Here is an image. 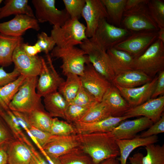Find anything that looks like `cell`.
Wrapping results in <instances>:
<instances>
[{
	"label": "cell",
	"mask_w": 164,
	"mask_h": 164,
	"mask_svg": "<svg viewBox=\"0 0 164 164\" xmlns=\"http://www.w3.org/2000/svg\"><path fill=\"white\" fill-rule=\"evenodd\" d=\"M78 134L80 148L90 156L94 164L119 156L118 147L111 132Z\"/></svg>",
	"instance_id": "6da1fadb"
},
{
	"label": "cell",
	"mask_w": 164,
	"mask_h": 164,
	"mask_svg": "<svg viewBox=\"0 0 164 164\" xmlns=\"http://www.w3.org/2000/svg\"><path fill=\"white\" fill-rule=\"evenodd\" d=\"M38 80V76L26 77L9 105L10 110L22 113L45 110L36 92Z\"/></svg>",
	"instance_id": "7a4b0ae2"
},
{
	"label": "cell",
	"mask_w": 164,
	"mask_h": 164,
	"mask_svg": "<svg viewBox=\"0 0 164 164\" xmlns=\"http://www.w3.org/2000/svg\"><path fill=\"white\" fill-rule=\"evenodd\" d=\"M133 69L152 79L164 70V43L157 39L142 54L134 57Z\"/></svg>",
	"instance_id": "3957f363"
},
{
	"label": "cell",
	"mask_w": 164,
	"mask_h": 164,
	"mask_svg": "<svg viewBox=\"0 0 164 164\" xmlns=\"http://www.w3.org/2000/svg\"><path fill=\"white\" fill-rule=\"evenodd\" d=\"M86 26L77 19L70 18L61 26H53L51 36L56 46L66 48L80 45L88 38Z\"/></svg>",
	"instance_id": "277c9868"
},
{
	"label": "cell",
	"mask_w": 164,
	"mask_h": 164,
	"mask_svg": "<svg viewBox=\"0 0 164 164\" xmlns=\"http://www.w3.org/2000/svg\"><path fill=\"white\" fill-rule=\"evenodd\" d=\"M51 56L62 60L60 68L65 76L72 73L81 76L86 65L89 63L84 51L75 46L60 48L56 46L51 51Z\"/></svg>",
	"instance_id": "5b68a950"
},
{
	"label": "cell",
	"mask_w": 164,
	"mask_h": 164,
	"mask_svg": "<svg viewBox=\"0 0 164 164\" xmlns=\"http://www.w3.org/2000/svg\"><path fill=\"white\" fill-rule=\"evenodd\" d=\"M107 19L100 22L93 36L89 39L106 51L122 41L131 32L125 28L111 24Z\"/></svg>",
	"instance_id": "8992f818"
},
{
	"label": "cell",
	"mask_w": 164,
	"mask_h": 164,
	"mask_svg": "<svg viewBox=\"0 0 164 164\" xmlns=\"http://www.w3.org/2000/svg\"><path fill=\"white\" fill-rule=\"evenodd\" d=\"M79 46L87 55L89 62L96 70L111 83L115 75L106 51L88 38L84 40Z\"/></svg>",
	"instance_id": "52a82bcc"
},
{
	"label": "cell",
	"mask_w": 164,
	"mask_h": 164,
	"mask_svg": "<svg viewBox=\"0 0 164 164\" xmlns=\"http://www.w3.org/2000/svg\"><path fill=\"white\" fill-rule=\"evenodd\" d=\"M121 23L124 28L131 32L158 31L159 29L150 15L147 4L124 12Z\"/></svg>",
	"instance_id": "ba28073f"
},
{
	"label": "cell",
	"mask_w": 164,
	"mask_h": 164,
	"mask_svg": "<svg viewBox=\"0 0 164 164\" xmlns=\"http://www.w3.org/2000/svg\"><path fill=\"white\" fill-rule=\"evenodd\" d=\"M157 31L131 32L125 39L114 47L135 57L142 54L157 39Z\"/></svg>",
	"instance_id": "9c48e42d"
},
{
	"label": "cell",
	"mask_w": 164,
	"mask_h": 164,
	"mask_svg": "<svg viewBox=\"0 0 164 164\" xmlns=\"http://www.w3.org/2000/svg\"><path fill=\"white\" fill-rule=\"evenodd\" d=\"M55 0H32L35 17L38 22H49L53 26H61L70 18L65 9L60 10Z\"/></svg>",
	"instance_id": "30bf717a"
},
{
	"label": "cell",
	"mask_w": 164,
	"mask_h": 164,
	"mask_svg": "<svg viewBox=\"0 0 164 164\" xmlns=\"http://www.w3.org/2000/svg\"><path fill=\"white\" fill-rule=\"evenodd\" d=\"M42 66L36 86V92L41 97L58 91L65 80L58 74L53 65L51 56L47 55V62L42 57Z\"/></svg>",
	"instance_id": "8fae6325"
},
{
	"label": "cell",
	"mask_w": 164,
	"mask_h": 164,
	"mask_svg": "<svg viewBox=\"0 0 164 164\" xmlns=\"http://www.w3.org/2000/svg\"><path fill=\"white\" fill-rule=\"evenodd\" d=\"M80 144L78 134L67 136H57L40 150L50 162L73 149L80 147Z\"/></svg>",
	"instance_id": "7c38bea8"
},
{
	"label": "cell",
	"mask_w": 164,
	"mask_h": 164,
	"mask_svg": "<svg viewBox=\"0 0 164 164\" xmlns=\"http://www.w3.org/2000/svg\"><path fill=\"white\" fill-rule=\"evenodd\" d=\"M80 77L82 86L98 102L101 101L104 94L112 85L90 63L86 65L83 74Z\"/></svg>",
	"instance_id": "4fadbf2b"
},
{
	"label": "cell",
	"mask_w": 164,
	"mask_h": 164,
	"mask_svg": "<svg viewBox=\"0 0 164 164\" xmlns=\"http://www.w3.org/2000/svg\"><path fill=\"white\" fill-rule=\"evenodd\" d=\"M22 43L17 46L13 54L12 61L15 68L26 77L38 76L42 68V57L28 55L22 47Z\"/></svg>",
	"instance_id": "5bb4252c"
},
{
	"label": "cell",
	"mask_w": 164,
	"mask_h": 164,
	"mask_svg": "<svg viewBox=\"0 0 164 164\" xmlns=\"http://www.w3.org/2000/svg\"><path fill=\"white\" fill-rule=\"evenodd\" d=\"M85 2L81 15L86 24V35L90 39L94 34L100 22L108 17L101 0H85Z\"/></svg>",
	"instance_id": "9a60e30c"
},
{
	"label": "cell",
	"mask_w": 164,
	"mask_h": 164,
	"mask_svg": "<svg viewBox=\"0 0 164 164\" xmlns=\"http://www.w3.org/2000/svg\"><path fill=\"white\" fill-rule=\"evenodd\" d=\"M29 29L38 31L40 27L35 17L26 15H15L10 20L0 23V33L7 36H22Z\"/></svg>",
	"instance_id": "2e32d148"
},
{
	"label": "cell",
	"mask_w": 164,
	"mask_h": 164,
	"mask_svg": "<svg viewBox=\"0 0 164 164\" xmlns=\"http://www.w3.org/2000/svg\"><path fill=\"white\" fill-rule=\"evenodd\" d=\"M158 78V76L156 75L151 81L134 88H125L114 86L130 105L131 108L133 107L140 105L151 99L155 88Z\"/></svg>",
	"instance_id": "e0dca14e"
},
{
	"label": "cell",
	"mask_w": 164,
	"mask_h": 164,
	"mask_svg": "<svg viewBox=\"0 0 164 164\" xmlns=\"http://www.w3.org/2000/svg\"><path fill=\"white\" fill-rule=\"evenodd\" d=\"M164 109V96L150 99L138 106L131 108L123 116L130 118L139 116L145 117L153 123L158 121L163 114Z\"/></svg>",
	"instance_id": "ac0fdd59"
},
{
	"label": "cell",
	"mask_w": 164,
	"mask_h": 164,
	"mask_svg": "<svg viewBox=\"0 0 164 164\" xmlns=\"http://www.w3.org/2000/svg\"><path fill=\"white\" fill-rule=\"evenodd\" d=\"M124 121L111 132L116 140L133 138L137 136V133L149 128L153 124L151 120L145 117Z\"/></svg>",
	"instance_id": "d6986e66"
},
{
	"label": "cell",
	"mask_w": 164,
	"mask_h": 164,
	"mask_svg": "<svg viewBox=\"0 0 164 164\" xmlns=\"http://www.w3.org/2000/svg\"><path fill=\"white\" fill-rule=\"evenodd\" d=\"M128 118H130L125 116L118 117L110 116L94 122L84 123L77 121L72 124L77 134L109 132H111L122 121Z\"/></svg>",
	"instance_id": "ffe728a7"
},
{
	"label": "cell",
	"mask_w": 164,
	"mask_h": 164,
	"mask_svg": "<svg viewBox=\"0 0 164 164\" xmlns=\"http://www.w3.org/2000/svg\"><path fill=\"white\" fill-rule=\"evenodd\" d=\"M101 101L106 105L111 116L114 117L123 116L131 108L118 89L112 84L104 94Z\"/></svg>",
	"instance_id": "44dd1931"
},
{
	"label": "cell",
	"mask_w": 164,
	"mask_h": 164,
	"mask_svg": "<svg viewBox=\"0 0 164 164\" xmlns=\"http://www.w3.org/2000/svg\"><path fill=\"white\" fill-rule=\"evenodd\" d=\"M158 141L156 135L142 138L138 136L128 139L116 140L119 150V157L116 158L120 164H126L127 161L130 153L135 149L140 146L155 144Z\"/></svg>",
	"instance_id": "7402d4cb"
},
{
	"label": "cell",
	"mask_w": 164,
	"mask_h": 164,
	"mask_svg": "<svg viewBox=\"0 0 164 164\" xmlns=\"http://www.w3.org/2000/svg\"><path fill=\"white\" fill-rule=\"evenodd\" d=\"M152 79L143 72L133 69L115 75L111 84L123 88H132L141 86Z\"/></svg>",
	"instance_id": "603a6c76"
},
{
	"label": "cell",
	"mask_w": 164,
	"mask_h": 164,
	"mask_svg": "<svg viewBox=\"0 0 164 164\" xmlns=\"http://www.w3.org/2000/svg\"><path fill=\"white\" fill-rule=\"evenodd\" d=\"M8 164H29L32 152L29 145L25 142L15 140L7 146Z\"/></svg>",
	"instance_id": "cb8c5ba5"
},
{
	"label": "cell",
	"mask_w": 164,
	"mask_h": 164,
	"mask_svg": "<svg viewBox=\"0 0 164 164\" xmlns=\"http://www.w3.org/2000/svg\"><path fill=\"white\" fill-rule=\"evenodd\" d=\"M44 106L52 118H60L65 120L68 103L57 91L48 94L43 97Z\"/></svg>",
	"instance_id": "d4e9b609"
},
{
	"label": "cell",
	"mask_w": 164,
	"mask_h": 164,
	"mask_svg": "<svg viewBox=\"0 0 164 164\" xmlns=\"http://www.w3.org/2000/svg\"><path fill=\"white\" fill-rule=\"evenodd\" d=\"M110 58L115 76L133 69L134 57L125 51L114 47L106 51Z\"/></svg>",
	"instance_id": "484cf974"
},
{
	"label": "cell",
	"mask_w": 164,
	"mask_h": 164,
	"mask_svg": "<svg viewBox=\"0 0 164 164\" xmlns=\"http://www.w3.org/2000/svg\"><path fill=\"white\" fill-rule=\"evenodd\" d=\"M23 40L22 36H12L0 33V66L4 67L12 64L13 52Z\"/></svg>",
	"instance_id": "4316f807"
},
{
	"label": "cell",
	"mask_w": 164,
	"mask_h": 164,
	"mask_svg": "<svg viewBox=\"0 0 164 164\" xmlns=\"http://www.w3.org/2000/svg\"><path fill=\"white\" fill-rule=\"evenodd\" d=\"M28 0H5V5L1 8L0 19L15 15H26L35 17L31 7L28 5Z\"/></svg>",
	"instance_id": "83f0119b"
},
{
	"label": "cell",
	"mask_w": 164,
	"mask_h": 164,
	"mask_svg": "<svg viewBox=\"0 0 164 164\" xmlns=\"http://www.w3.org/2000/svg\"><path fill=\"white\" fill-rule=\"evenodd\" d=\"M66 79L62 83L58 91L63 96L68 103L72 101L82 86L80 77L69 73L66 75Z\"/></svg>",
	"instance_id": "f1b7e54d"
},
{
	"label": "cell",
	"mask_w": 164,
	"mask_h": 164,
	"mask_svg": "<svg viewBox=\"0 0 164 164\" xmlns=\"http://www.w3.org/2000/svg\"><path fill=\"white\" fill-rule=\"evenodd\" d=\"M23 113L31 126L41 131L49 133L53 118L45 110H36Z\"/></svg>",
	"instance_id": "f546056e"
},
{
	"label": "cell",
	"mask_w": 164,
	"mask_h": 164,
	"mask_svg": "<svg viewBox=\"0 0 164 164\" xmlns=\"http://www.w3.org/2000/svg\"><path fill=\"white\" fill-rule=\"evenodd\" d=\"M50 164H94L91 158L80 147L51 162Z\"/></svg>",
	"instance_id": "4dcf8cb0"
},
{
	"label": "cell",
	"mask_w": 164,
	"mask_h": 164,
	"mask_svg": "<svg viewBox=\"0 0 164 164\" xmlns=\"http://www.w3.org/2000/svg\"><path fill=\"white\" fill-rule=\"evenodd\" d=\"M26 77L20 75L13 82L0 88V111L6 110Z\"/></svg>",
	"instance_id": "1f68e13d"
},
{
	"label": "cell",
	"mask_w": 164,
	"mask_h": 164,
	"mask_svg": "<svg viewBox=\"0 0 164 164\" xmlns=\"http://www.w3.org/2000/svg\"><path fill=\"white\" fill-rule=\"evenodd\" d=\"M104 5L108 19L115 25L119 26L125 12L126 0H101Z\"/></svg>",
	"instance_id": "d6a6232c"
},
{
	"label": "cell",
	"mask_w": 164,
	"mask_h": 164,
	"mask_svg": "<svg viewBox=\"0 0 164 164\" xmlns=\"http://www.w3.org/2000/svg\"><path fill=\"white\" fill-rule=\"evenodd\" d=\"M0 116L6 122L15 140L26 143L28 140L23 132L20 124L12 111L9 108L0 111Z\"/></svg>",
	"instance_id": "836d02e7"
},
{
	"label": "cell",
	"mask_w": 164,
	"mask_h": 164,
	"mask_svg": "<svg viewBox=\"0 0 164 164\" xmlns=\"http://www.w3.org/2000/svg\"><path fill=\"white\" fill-rule=\"evenodd\" d=\"M110 116H111L107 106L103 101H101L91 107L78 121L91 123L103 120Z\"/></svg>",
	"instance_id": "e575fe53"
},
{
	"label": "cell",
	"mask_w": 164,
	"mask_h": 164,
	"mask_svg": "<svg viewBox=\"0 0 164 164\" xmlns=\"http://www.w3.org/2000/svg\"><path fill=\"white\" fill-rule=\"evenodd\" d=\"M147 154L143 157L142 164H164V145L150 144L145 146Z\"/></svg>",
	"instance_id": "d590c367"
},
{
	"label": "cell",
	"mask_w": 164,
	"mask_h": 164,
	"mask_svg": "<svg viewBox=\"0 0 164 164\" xmlns=\"http://www.w3.org/2000/svg\"><path fill=\"white\" fill-rule=\"evenodd\" d=\"M147 6L151 16L159 29L164 28V2L149 0Z\"/></svg>",
	"instance_id": "8d00e7d4"
},
{
	"label": "cell",
	"mask_w": 164,
	"mask_h": 164,
	"mask_svg": "<svg viewBox=\"0 0 164 164\" xmlns=\"http://www.w3.org/2000/svg\"><path fill=\"white\" fill-rule=\"evenodd\" d=\"M49 133L55 135L67 136L77 134L72 124L59 119L57 118H53Z\"/></svg>",
	"instance_id": "74e56055"
},
{
	"label": "cell",
	"mask_w": 164,
	"mask_h": 164,
	"mask_svg": "<svg viewBox=\"0 0 164 164\" xmlns=\"http://www.w3.org/2000/svg\"><path fill=\"white\" fill-rule=\"evenodd\" d=\"M26 132L39 149L57 136L41 131L32 126Z\"/></svg>",
	"instance_id": "f35d334b"
},
{
	"label": "cell",
	"mask_w": 164,
	"mask_h": 164,
	"mask_svg": "<svg viewBox=\"0 0 164 164\" xmlns=\"http://www.w3.org/2000/svg\"><path fill=\"white\" fill-rule=\"evenodd\" d=\"M91 107L84 106L73 104H68L66 111L65 120L67 122L71 124L78 121Z\"/></svg>",
	"instance_id": "ab89813d"
},
{
	"label": "cell",
	"mask_w": 164,
	"mask_h": 164,
	"mask_svg": "<svg viewBox=\"0 0 164 164\" xmlns=\"http://www.w3.org/2000/svg\"><path fill=\"white\" fill-rule=\"evenodd\" d=\"M98 102L96 98L82 86L74 98L68 104L91 107Z\"/></svg>",
	"instance_id": "60d3db41"
},
{
	"label": "cell",
	"mask_w": 164,
	"mask_h": 164,
	"mask_svg": "<svg viewBox=\"0 0 164 164\" xmlns=\"http://www.w3.org/2000/svg\"><path fill=\"white\" fill-rule=\"evenodd\" d=\"M65 10L70 19H77L80 16L85 4V0H63Z\"/></svg>",
	"instance_id": "b9f144b4"
},
{
	"label": "cell",
	"mask_w": 164,
	"mask_h": 164,
	"mask_svg": "<svg viewBox=\"0 0 164 164\" xmlns=\"http://www.w3.org/2000/svg\"><path fill=\"white\" fill-rule=\"evenodd\" d=\"M15 140L10 129L0 116V148L6 149L8 145Z\"/></svg>",
	"instance_id": "7bdbcfd3"
},
{
	"label": "cell",
	"mask_w": 164,
	"mask_h": 164,
	"mask_svg": "<svg viewBox=\"0 0 164 164\" xmlns=\"http://www.w3.org/2000/svg\"><path fill=\"white\" fill-rule=\"evenodd\" d=\"M36 44L40 49L41 52L47 55L53 49L56 43L50 36H49L44 32H42L37 35V40Z\"/></svg>",
	"instance_id": "ee69618b"
},
{
	"label": "cell",
	"mask_w": 164,
	"mask_h": 164,
	"mask_svg": "<svg viewBox=\"0 0 164 164\" xmlns=\"http://www.w3.org/2000/svg\"><path fill=\"white\" fill-rule=\"evenodd\" d=\"M164 132V114L163 113L160 118L153 123L146 131L142 133L139 136L144 138L163 133Z\"/></svg>",
	"instance_id": "f6af8a7d"
},
{
	"label": "cell",
	"mask_w": 164,
	"mask_h": 164,
	"mask_svg": "<svg viewBox=\"0 0 164 164\" xmlns=\"http://www.w3.org/2000/svg\"><path fill=\"white\" fill-rule=\"evenodd\" d=\"M19 72L14 68L11 72L7 73L3 67H0V88L2 87L15 80L20 75Z\"/></svg>",
	"instance_id": "bcb514c9"
},
{
	"label": "cell",
	"mask_w": 164,
	"mask_h": 164,
	"mask_svg": "<svg viewBox=\"0 0 164 164\" xmlns=\"http://www.w3.org/2000/svg\"><path fill=\"white\" fill-rule=\"evenodd\" d=\"M158 77L157 84L151 99L156 98L160 95L163 94L164 93V70L159 73Z\"/></svg>",
	"instance_id": "7dc6e473"
},
{
	"label": "cell",
	"mask_w": 164,
	"mask_h": 164,
	"mask_svg": "<svg viewBox=\"0 0 164 164\" xmlns=\"http://www.w3.org/2000/svg\"><path fill=\"white\" fill-rule=\"evenodd\" d=\"M21 46L24 51L30 56H36L38 53L41 52L40 49L36 44L31 45L28 43H22Z\"/></svg>",
	"instance_id": "c3c4849f"
},
{
	"label": "cell",
	"mask_w": 164,
	"mask_h": 164,
	"mask_svg": "<svg viewBox=\"0 0 164 164\" xmlns=\"http://www.w3.org/2000/svg\"><path fill=\"white\" fill-rule=\"evenodd\" d=\"M32 152V157L29 164H47L32 146L29 145Z\"/></svg>",
	"instance_id": "681fc988"
},
{
	"label": "cell",
	"mask_w": 164,
	"mask_h": 164,
	"mask_svg": "<svg viewBox=\"0 0 164 164\" xmlns=\"http://www.w3.org/2000/svg\"><path fill=\"white\" fill-rule=\"evenodd\" d=\"M149 0H126L125 12L131 9L145 4H147Z\"/></svg>",
	"instance_id": "f907efd6"
},
{
	"label": "cell",
	"mask_w": 164,
	"mask_h": 164,
	"mask_svg": "<svg viewBox=\"0 0 164 164\" xmlns=\"http://www.w3.org/2000/svg\"><path fill=\"white\" fill-rule=\"evenodd\" d=\"M143 154L141 152H137L134 154L132 157H130L129 159L131 164H142V159Z\"/></svg>",
	"instance_id": "816d5d0a"
},
{
	"label": "cell",
	"mask_w": 164,
	"mask_h": 164,
	"mask_svg": "<svg viewBox=\"0 0 164 164\" xmlns=\"http://www.w3.org/2000/svg\"><path fill=\"white\" fill-rule=\"evenodd\" d=\"M0 164H8V155L6 149L0 148Z\"/></svg>",
	"instance_id": "f5cc1de1"
},
{
	"label": "cell",
	"mask_w": 164,
	"mask_h": 164,
	"mask_svg": "<svg viewBox=\"0 0 164 164\" xmlns=\"http://www.w3.org/2000/svg\"><path fill=\"white\" fill-rule=\"evenodd\" d=\"M98 164H120L117 158H110L105 160Z\"/></svg>",
	"instance_id": "db71d44e"
},
{
	"label": "cell",
	"mask_w": 164,
	"mask_h": 164,
	"mask_svg": "<svg viewBox=\"0 0 164 164\" xmlns=\"http://www.w3.org/2000/svg\"><path fill=\"white\" fill-rule=\"evenodd\" d=\"M157 39L164 43V28L160 29L158 31Z\"/></svg>",
	"instance_id": "11a10c76"
},
{
	"label": "cell",
	"mask_w": 164,
	"mask_h": 164,
	"mask_svg": "<svg viewBox=\"0 0 164 164\" xmlns=\"http://www.w3.org/2000/svg\"><path fill=\"white\" fill-rule=\"evenodd\" d=\"M3 0H0V5L1 4V3H2V2ZM1 8H0V10H1Z\"/></svg>",
	"instance_id": "9f6ffc18"
}]
</instances>
